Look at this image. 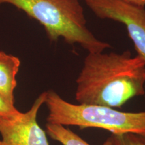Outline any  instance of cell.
I'll use <instances>...</instances> for the list:
<instances>
[{
  "label": "cell",
  "instance_id": "obj_11",
  "mask_svg": "<svg viewBox=\"0 0 145 145\" xmlns=\"http://www.w3.org/2000/svg\"><path fill=\"white\" fill-rule=\"evenodd\" d=\"M144 91H145V87H144ZM144 99H145V91H144Z\"/></svg>",
  "mask_w": 145,
  "mask_h": 145
},
{
  "label": "cell",
  "instance_id": "obj_7",
  "mask_svg": "<svg viewBox=\"0 0 145 145\" xmlns=\"http://www.w3.org/2000/svg\"><path fill=\"white\" fill-rule=\"evenodd\" d=\"M46 132L53 140L62 145H91L66 126L47 123ZM101 145H114L112 136H110Z\"/></svg>",
  "mask_w": 145,
  "mask_h": 145
},
{
  "label": "cell",
  "instance_id": "obj_6",
  "mask_svg": "<svg viewBox=\"0 0 145 145\" xmlns=\"http://www.w3.org/2000/svg\"><path fill=\"white\" fill-rule=\"evenodd\" d=\"M20 61L18 57L0 51V95L11 106H14V90Z\"/></svg>",
  "mask_w": 145,
  "mask_h": 145
},
{
  "label": "cell",
  "instance_id": "obj_5",
  "mask_svg": "<svg viewBox=\"0 0 145 145\" xmlns=\"http://www.w3.org/2000/svg\"><path fill=\"white\" fill-rule=\"evenodd\" d=\"M46 95V91L42 92L26 112L0 116V145H49L46 132L37 122Z\"/></svg>",
  "mask_w": 145,
  "mask_h": 145
},
{
  "label": "cell",
  "instance_id": "obj_10",
  "mask_svg": "<svg viewBox=\"0 0 145 145\" xmlns=\"http://www.w3.org/2000/svg\"><path fill=\"white\" fill-rule=\"evenodd\" d=\"M126 1L132 3H135V4L145 6V0H126Z\"/></svg>",
  "mask_w": 145,
  "mask_h": 145
},
{
  "label": "cell",
  "instance_id": "obj_4",
  "mask_svg": "<svg viewBox=\"0 0 145 145\" xmlns=\"http://www.w3.org/2000/svg\"><path fill=\"white\" fill-rule=\"evenodd\" d=\"M95 15L126 26L138 56L145 61V6L126 0H83Z\"/></svg>",
  "mask_w": 145,
  "mask_h": 145
},
{
  "label": "cell",
  "instance_id": "obj_9",
  "mask_svg": "<svg viewBox=\"0 0 145 145\" xmlns=\"http://www.w3.org/2000/svg\"><path fill=\"white\" fill-rule=\"evenodd\" d=\"M14 106H11L0 95V116L14 115L19 112Z\"/></svg>",
  "mask_w": 145,
  "mask_h": 145
},
{
  "label": "cell",
  "instance_id": "obj_3",
  "mask_svg": "<svg viewBox=\"0 0 145 145\" xmlns=\"http://www.w3.org/2000/svg\"><path fill=\"white\" fill-rule=\"evenodd\" d=\"M44 104L48 110L47 123L78 126L81 130L95 128L112 135H145V111L125 112L100 105L74 104L53 90L46 91Z\"/></svg>",
  "mask_w": 145,
  "mask_h": 145
},
{
  "label": "cell",
  "instance_id": "obj_8",
  "mask_svg": "<svg viewBox=\"0 0 145 145\" xmlns=\"http://www.w3.org/2000/svg\"><path fill=\"white\" fill-rule=\"evenodd\" d=\"M111 136L114 145H145V135L128 132Z\"/></svg>",
  "mask_w": 145,
  "mask_h": 145
},
{
  "label": "cell",
  "instance_id": "obj_2",
  "mask_svg": "<svg viewBox=\"0 0 145 145\" xmlns=\"http://www.w3.org/2000/svg\"><path fill=\"white\" fill-rule=\"evenodd\" d=\"M3 3L14 5L39 22L51 42L61 38L69 44L80 45L88 53L111 47L89 30L79 0H0V7Z\"/></svg>",
  "mask_w": 145,
  "mask_h": 145
},
{
  "label": "cell",
  "instance_id": "obj_1",
  "mask_svg": "<svg viewBox=\"0 0 145 145\" xmlns=\"http://www.w3.org/2000/svg\"><path fill=\"white\" fill-rule=\"evenodd\" d=\"M76 84L78 104L120 108L133 97L144 96L145 61L129 50L88 53Z\"/></svg>",
  "mask_w": 145,
  "mask_h": 145
}]
</instances>
